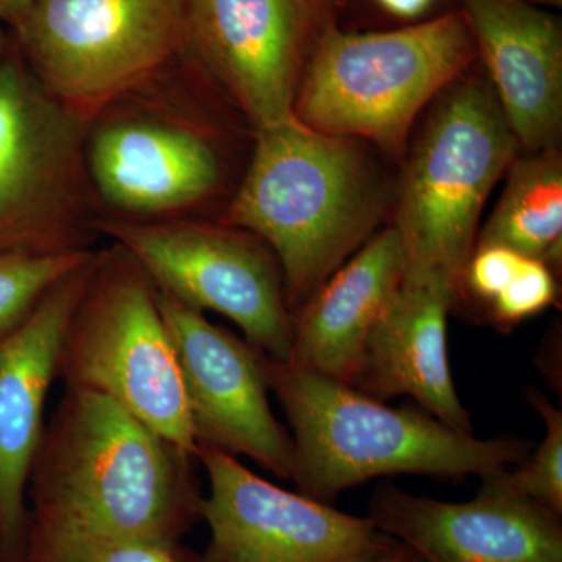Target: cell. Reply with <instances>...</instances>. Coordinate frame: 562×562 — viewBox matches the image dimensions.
I'll return each mask as SVG.
<instances>
[{"mask_svg": "<svg viewBox=\"0 0 562 562\" xmlns=\"http://www.w3.org/2000/svg\"><path fill=\"white\" fill-rule=\"evenodd\" d=\"M386 206V184L364 140L291 120L257 132L225 220L269 247L288 310H301L375 235Z\"/></svg>", "mask_w": 562, "mask_h": 562, "instance_id": "cell-1", "label": "cell"}, {"mask_svg": "<svg viewBox=\"0 0 562 562\" xmlns=\"http://www.w3.org/2000/svg\"><path fill=\"white\" fill-rule=\"evenodd\" d=\"M190 461L113 398L68 387L33 464L38 519L179 542L202 516Z\"/></svg>", "mask_w": 562, "mask_h": 562, "instance_id": "cell-2", "label": "cell"}, {"mask_svg": "<svg viewBox=\"0 0 562 562\" xmlns=\"http://www.w3.org/2000/svg\"><path fill=\"white\" fill-rule=\"evenodd\" d=\"M265 372L294 431L292 482L314 501H331L375 476L484 479L527 461L530 446L520 439H479L430 414L391 408L350 384L266 357Z\"/></svg>", "mask_w": 562, "mask_h": 562, "instance_id": "cell-3", "label": "cell"}, {"mask_svg": "<svg viewBox=\"0 0 562 562\" xmlns=\"http://www.w3.org/2000/svg\"><path fill=\"white\" fill-rule=\"evenodd\" d=\"M475 55L462 11L387 32L349 33L331 22L303 70L294 120L403 162L420 111L465 76Z\"/></svg>", "mask_w": 562, "mask_h": 562, "instance_id": "cell-4", "label": "cell"}, {"mask_svg": "<svg viewBox=\"0 0 562 562\" xmlns=\"http://www.w3.org/2000/svg\"><path fill=\"white\" fill-rule=\"evenodd\" d=\"M435 101L403 160L392 227L405 251L403 279L458 297L484 205L520 147L487 81L462 76Z\"/></svg>", "mask_w": 562, "mask_h": 562, "instance_id": "cell-5", "label": "cell"}, {"mask_svg": "<svg viewBox=\"0 0 562 562\" xmlns=\"http://www.w3.org/2000/svg\"><path fill=\"white\" fill-rule=\"evenodd\" d=\"M58 375L68 387L113 398L184 458L195 457L183 376L157 288L131 257L99 260L63 342Z\"/></svg>", "mask_w": 562, "mask_h": 562, "instance_id": "cell-6", "label": "cell"}, {"mask_svg": "<svg viewBox=\"0 0 562 562\" xmlns=\"http://www.w3.org/2000/svg\"><path fill=\"white\" fill-rule=\"evenodd\" d=\"M9 29L44 90L87 121L184 50L183 0H36Z\"/></svg>", "mask_w": 562, "mask_h": 562, "instance_id": "cell-7", "label": "cell"}, {"mask_svg": "<svg viewBox=\"0 0 562 562\" xmlns=\"http://www.w3.org/2000/svg\"><path fill=\"white\" fill-rule=\"evenodd\" d=\"M87 122L44 90L10 41L0 58V251L81 249Z\"/></svg>", "mask_w": 562, "mask_h": 562, "instance_id": "cell-8", "label": "cell"}, {"mask_svg": "<svg viewBox=\"0 0 562 562\" xmlns=\"http://www.w3.org/2000/svg\"><path fill=\"white\" fill-rule=\"evenodd\" d=\"M155 284L188 308L235 322L268 360L288 362L292 317L269 247L239 228L194 222H102Z\"/></svg>", "mask_w": 562, "mask_h": 562, "instance_id": "cell-9", "label": "cell"}, {"mask_svg": "<svg viewBox=\"0 0 562 562\" xmlns=\"http://www.w3.org/2000/svg\"><path fill=\"white\" fill-rule=\"evenodd\" d=\"M336 0H183L191 52L258 131L294 120L299 83Z\"/></svg>", "mask_w": 562, "mask_h": 562, "instance_id": "cell-10", "label": "cell"}, {"mask_svg": "<svg viewBox=\"0 0 562 562\" xmlns=\"http://www.w3.org/2000/svg\"><path fill=\"white\" fill-rule=\"evenodd\" d=\"M195 458L210 480L205 562H364L395 542L369 517L281 490L216 447L198 446Z\"/></svg>", "mask_w": 562, "mask_h": 562, "instance_id": "cell-11", "label": "cell"}, {"mask_svg": "<svg viewBox=\"0 0 562 562\" xmlns=\"http://www.w3.org/2000/svg\"><path fill=\"white\" fill-rule=\"evenodd\" d=\"M181 376L198 446L243 454L283 480L294 475V446L273 416L265 355L201 312L157 290Z\"/></svg>", "mask_w": 562, "mask_h": 562, "instance_id": "cell-12", "label": "cell"}, {"mask_svg": "<svg viewBox=\"0 0 562 562\" xmlns=\"http://www.w3.org/2000/svg\"><path fill=\"white\" fill-rule=\"evenodd\" d=\"M561 516L483 483L471 502L417 497L380 487L369 519L425 562H562Z\"/></svg>", "mask_w": 562, "mask_h": 562, "instance_id": "cell-13", "label": "cell"}, {"mask_svg": "<svg viewBox=\"0 0 562 562\" xmlns=\"http://www.w3.org/2000/svg\"><path fill=\"white\" fill-rule=\"evenodd\" d=\"M99 260L58 281L0 338V531L9 541L18 539L24 520L25 490L43 441L44 408L63 342Z\"/></svg>", "mask_w": 562, "mask_h": 562, "instance_id": "cell-14", "label": "cell"}, {"mask_svg": "<svg viewBox=\"0 0 562 562\" xmlns=\"http://www.w3.org/2000/svg\"><path fill=\"white\" fill-rule=\"evenodd\" d=\"M85 166L103 202L139 217L205 201L222 179L220 157L209 138L161 117L105 122L87 140Z\"/></svg>", "mask_w": 562, "mask_h": 562, "instance_id": "cell-15", "label": "cell"}, {"mask_svg": "<svg viewBox=\"0 0 562 562\" xmlns=\"http://www.w3.org/2000/svg\"><path fill=\"white\" fill-rule=\"evenodd\" d=\"M462 14L520 150L558 149L562 135L560 20L524 0H464Z\"/></svg>", "mask_w": 562, "mask_h": 562, "instance_id": "cell-16", "label": "cell"}, {"mask_svg": "<svg viewBox=\"0 0 562 562\" xmlns=\"http://www.w3.org/2000/svg\"><path fill=\"white\" fill-rule=\"evenodd\" d=\"M454 301L441 284L402 279L366 339L350 386L380 402L409 395L436 419L472 432L447 355V316Z\"/></svg>", "mask_w": 562, "mask_h": 562, "instance_id": "cell-17", "label": "cell"}, {"mask_svg": "<svg viewBox=\"0 0 562 562\" xmlns=\"http://www.w3.org/2000/svg\"><path fill=\"white\" fill-rule=\"evenodd\" d=\"M405 273L394 227L376 232L292 319L286 364L350 384L366 339Z\"/></svg>", "mask_w": 562, "mask_h": 562, "instance_id": "cell-18", "label": "cell"}, {"mask_svg": "<svg viewBox=\"0 0 562 562\" xmlns=\"http://www.w3.org/2000/svg\"><path fill=\"white\" fill-rule=\"evenodd\" d=\"M501 201L475 246L508 247L552 271L562 258V157L549 149L512 162Z\"/></svg>", "mask_w": 562, "mask_h": 562, "instance_id": "cell-19", "label": "cell"}, {"mask_svg": "<svg viewBox=\"0 0 562 562\" xmlns=\"http://www.w3.org/2000/svg\"><path fill=\"white\" fill-rule=\"evenodd\" d=\"M32 562H205L179 542L136 541L38 519Z\"/></svg>", "mask_w": 562, "mask_h": 562, "instance_id": "cell-20", "label": "cell"}, {"mask_svg": "<svg viewBox=\"0 0 562 562\" xmlns=\"http://www.w3.org/2000/svg\"><path fill=\"white\" fill-rule=\"evenodd\" d=\"M92 251H0V338L20 325L52 286L94 260Z\"/></svg>", "mask_w": 562, "mask_h": 562, "instance_id": "cell-21", "label": "cell"}, {"mask_svg": "<svg viewBox=\"0 0 562 562\" xmlns=\"http://www.w3.org/2000/svg\"><path fill=\"white\" fill-rule=\"evenodd\" d=\"M527 401L541 414L546 438L517 471L484 476L483 483L527 498L558 516L562 514V413L536 390L527 391Z\"/></svg>", "mask_w": 562, "mask_h": 562, "instance_id": "cell-22", "label": "cell"}, {"mask_svg": "<svg viewBox=\"0 0 562 562\" xmlns=\"http://www.w3.org/2000/svg\"><path fill=\"white\" fill-rule=\"evenodd\" d=\"M557 294L552 269L541 260L524 258L512 283L490 303L492 319L503 327H513L549 308L557 302Z\"/></svg>", "mask_w": 562, "mask_h": 562, "instance_id": "cell-23", "label": "cell"}, {"mask_svg": "<svg viewBox=\"0 0 562 562\" xmlns=\"http://www.w3.org/2000/svg\"><path fill=\"white\" fill-rule=\"evenodd\" d=\"M524 258L508 247L475 246L462 276V286L491 303L512 283Z\"/></svg>", "mask_w": 562, "mask_h": 562, "instance_id": "cell-24", "label": "cell"}, {"mask_svg": "<svg viewBox=\"0 0 562 562\" xmlns=\"http://www.w3.org/2000/svg\"><path fill=\"white\" fill-rule=\"evenodd\" d=\"M442 0H371L372 5L382 13L405 25L432 20Z\"/></svg>", "mask_w": 562, "mask_h": 562, "instance_id": "cell-25", "label": "cell"}, {"mask_svg": "<svg viewBox=\"0 0 562 562\" xmlns=\"http://www.w3.org/2000/svg\"><path fill=\"white\" fill-rule=\"evenodd\" d=\"M364 562H425L419 554L413 552L409 547L395 541L390 549L384 550L383 553L376 554L372 560Z\"/></svg>", "mask_w": 562, "mask_h": 562, "instance_id": "cell-26", "label": "cell"}, {"mask_svg": "<svg viewBox=\"0 0 562 562\" xmlns=\"http://www.w3.org/2000/svg\"><path fill=\"white\" fill-rule=\"evenodd\" d=\"M35 2L36 0H0V24L9 27Z\"/></svg>", "mask_w": 562, "mask_h": 562, "instance_id": "cell-27", "label": "cell"}, {"mask_svg": "<svg viewBox=\"0 0 562 562\" xmlns=\"http://www.w3.org/2000/svg\"><path fill=\"white\" fill-rule=\"evenodd\" d=\"M524 2L531 3L536 7H553V9H561L562 0H524Z\"/></svg>", "mask_w": 562, "mask_h": 562, "instance_id": "cell-28", "label": "cell"}, {"mask_svg": "<svg viewBox=\"0 0 562 562\" xmlns=\"http://www.w3.org/2000/svg\"><path fill=\"white\" fill-rule=\"evenodd\" d=\"M10 40L2 31V24H0V58L5 54L7 47H9Z\"/></svg>", "mask_w": 562, "mask_h": 562, "instance_id": "cell-29", "label": "cell"}]
</instances>
